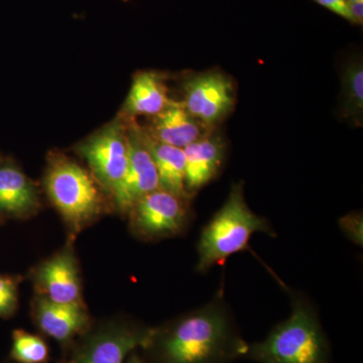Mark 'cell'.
I'll use <instances>...</instances> for the list:
<instances>
[{
    "instance_id": "obj_2",
    "label": "cell",
    "mask_w": 363,
    "mask_h": 363,
    "mask_svg": "<svg viewBox=\"0 0 363 363\" xmlns=\"http://www.w3.org/2000/svg\"><path fill=\"white\" fill-rule=\"evenodd\" d=\"M245 359L257 363H331L330 343L316 310L294 296L292 312L264 340L248 343Z\"/></svg>"
},
{
    "instance_id": "obj_23",
    "label": "cell",
    "mask_w": 363,
    "mask_h": 363,
    "mask_svg": "<svg viewBox=\"0 0 363 363\" xmlns=\"http://www.w3.org/2000/svg\"><path fill=\"white\" fill-rule=\"evenodd\" d=\"M351 4H363V0H347Z\"/></svg>"
},
{
    "instance_id": "obj_21",
    "label": "cell",
    "mask_w": 363,
    "mask_h": 363,
    "mask_svg": "<svg viewBox=\"0 0 363 363\" xmlns=\"http://www.w3.org/2000/svg\"><path fill=\"white\" fill-rule=\"evenodd\" d=\"M319 6L325 7L332 13L337 14L340 18L350 21L351 25H354L352 16L350 13V2L347 0H313Z\"/></svg>"
},
{
    "instance_id": "obj_17",
    "label": "cell",
    "mask_w": 363,
    "mask_h": 363,
    "mask_svg": "<svg viewBox=\"0 0 363 363\" xmlns=\"http://www.w3.org/2000/svg\"><path fill=\"white\" fill-rule=\"evenodd\" d=\"M340 113L350 125L362 126L363 121V62L362 57L350 59L342 70Z\"/></svg>"
},
{
    "instance_id": "obj_18",
    "label": "cell",
    "mask_w": 363,
    "mask_h": 363,
    "mask_svg": "<svg viewBox=\"0 0 363 363\" xmlns=\"http://www.w3.org/2000/svg\"><path fill=\"white\" fill-rule=\"evenodd\" d=\"M11 357L18 363H45L49 347L40 336L25 330H14Z\"/></svg>"
},
{
    "instance_id": "obj_6",
    "label": "cell",
    "mask_w": 363,
    "mask_h": 363,
    "mask_svg": "<svg viewBox=\"0 0 363 363\" xmlns=\"http://www.w3.org/2000/svg\"><path fill=\"white\" fill-rule=\"evenodd\" d=\"M190 198L157 189L131 208L133 229L145 238L175 236L185 230L191 219Z\"/></svg>"
},
{
    "instance_id": "obj_16",
    "label": "cell",
    "mask_w": 363,
    "mask_h": 363,
    "mask_svg": "<svg viewBox=\"0 0 363 363\" xmlns=\"http://www.w3.org/2000/svg\"><path fill=\"white\" fill-rule=\"evenodd\" d=\"M37 204V190L32 181L16 167L0 166V212L26 214Z\"/></svg>"
},
{
    "instance_id": "obj_11",
    "label": "cell",
    "mask_w": 363,
    "mask_h": 363,
    "mask_svg": "<svg viewBox=\"0 0 363 363\" xmlns=\"http://www.w3.org/2000/svg\"><path fill=\"white\" fill-rule=\"evenodd\" d=\"M150 118V125L143 130L157 142L180 149L212 131L191 116L182 102L174 100L161 113Z\"/></svg>"
},
{
    "instance_id": "obj_20",
    "label": "cell",
    "mask_w": 363,
    "mask_h": 363,
    "mask_svg": "<svg viewBox=\"0 0 363 363\" xmlns=\"http://www.w3.org/2000/svg\"><path fill=\"white\" fill-rule=\"evenodd\" d=\"M341 229L350 240L357 245H362V214L353 212L342 217L339 221Z\"/></svg>"
},
{
    "instance_id": "obj_7",
    "label": "cell",
    "mask_w": 363,
    "mask_h": 363,
    "mask_svg": "<svg viewBox=\"0 0 363 363\" xmlns=\"http://www.w3.org/2000/svg\"><path fill=\"white\" fill-rule=\"evenodd\" d=\"M78 152L100 183L113 193L128 168V126L121 121H114L81 143Z\"/></svg>"
},
{
    "instance_id": "obj_12",
    "label": "cell",
    "mask_w": 363,
    "mask_h": 363,
    "mask_svg": "<svg viewBox=\"0 0 363 363\" xmlns=\"http://www.w3.org/2000/svg\"><path fill=\"white\" fill-rule=\"evenodd\" d=\"M77 267L70 252L59 253L45 262L38 272V283L48 300L60 304L78 303L80 281Z\"/></svg>"
},
{
    "instance_id": "obj_13",
    "label": "cell",
    "mask_w": 363,
    "mask_h": 363,
    "mask_svg": "<svg viewBox=\"0 0 363 363\" xmlns=\"http://www.w3.org/2000/svg\"><path fill=\"white\" fill-rule=\"evenodd\" d=\"M35 320L40 330L61 343L70 342L88 326L87 314L80 303L60 304L42 298L35 311Z\"/></svg>"
},
{
    "instance_id": "obj_9",
    "label": "cell",
    "mask_w": 363,
    "mask_h": 363,
    "mask_svg": "<svg viewBox=\"0 0 363 363\" xmlns=\"http://www.w3.org/2000/svg\"><path fill=\"white\" fill-rule=\"evenodd\" d=\"M152 331L135 326L101 329L79 346L70 363H124L133 350L147 345Z\"/></svg>"
},
{
    "instance_id": "obj_14",
    "label": "cell",
    "mask_w": 363,
    "mask_h": 363,
    "mask_svg": "<svg viewBox=\"0 0 363 363\" xmlns=\"http://www.w3.org/2000/svg\"><path fill=\"white\" fill-rule=\"evenodd\" d=\"M172 101L164 76L156 72H140L133 79L123 111L130 119L136 116L154 117Z\"/></svg>"
},
{
    "instance_id": "obj_10",
    "label": "cell",
    "mask_w": 363,
    "mask_h": 363,
    "mask_svg": "<svg viewBox=\"0 0 363 363\" xmlns=\"http://www.w3.org/2000/svg\"><path fill=\"white\" fill-rule=\"evenodd\" d=\"M215 130L183 149L186 157L185 188L190 197L216 179L223 166L226 145Z\"/></svg>"
},
{
    "instance_id": "obj_15",
    "label": "cell",
    "mask_w": 363,
    "mask_h": 363,
    "mask_svg": "<svg viewBox=\"0 0 363 363\" xmlns=\"http://www.w3.org/2000/svg\"><path fill=\"white\" fill-rule=\"evenodd\" d=\"M143 133L156 164L160 189L181 197L191 198L185 188L186 157L184 150L157 142L145 130Z\"/></svg>"
},
{
    "instance_id": "obj_8",
    "label": "cell",
    "mask_w": 363,
    "mask_h": 363,
    "mask_svg": "<svg viewBox=\"0 0 363 363\" xmlns=\"http://www.w3.org/2000/svg\"><path fill=\"white\" fill-rule=\"evenodd\" d=\"M128 168L123 181L113 191L117 206L121 211H130L138 200L160 189L159 176L154 159L145 142L143 128L138 124L128 125Z\"/></svg>"
},
{
    "instance_id": "obj_22",
    "label": "cell",
    "mask_w": 363,
    "mask_h": 363,
    "mask_svg": "<svg viewBox=\"0 0 363 363\" xmlns=\"http://www.w3.org/2000/svg\"><path fill=\"white\" fill-rule=\"evenodd\" d=\"M126 363H145L143 362L142 359H140V357H138L136 354H133V353H131L130 355V357H128V362Z\"/></svg>"
},
{
    "instance_id": "obj_24",
    "label": "cell",
    "mask_w": 363,
    "mask_h": 363,
    "mask_svg": "<svg viewBox=\"0 0 363 363\" xmlns=\"http://www.w3.org/2000/svg\"><path fill=\"white\" fill-rule=\"evenodd\" d=\"M125 1H126V0H125Z\"/></svg>"
},
{
    "instance_id": "obj_19",
    "label": "cell",
    "mask_w": 363,
    "mask_h": 363,
    "mask_svg": "<svg viewBox=\"0 0 363 363\" xmlns=\"http://www.w3.org/2000/svg\"><path fill=\"white\" fill-rule=\"evenodd\" d=\"M18 302L16 283L11 278L0 277V316L11 314Z\"/></svg>"
},
{
    "instance_id": "obj_1",
    "label": "cell",
    "mask_w": 363,
    "mask_h": 363,
    "mask_svg": "<svg viewBox=\"0 0 363 363\" xmlns=\"http://www.w3.org/2000/svg\"><path fill=\"white\" fill-rule=\"evenodd\" d=\"M247 346L220 290L204 307L152 329L143 350L157 363H233Z\"/></svg>"
},
{
    "instance_id": "obj_4",
    "label": "cell",
    "mask_w": 363,
    "mask_h": 363,
    "mask_svg": "<svg viewBox=\"0 0 363 363\" xmlns=\"http://www.w3.org/2000/svg\"><path fill=\"white\" fill-rule=\"evenodd\" d=\"M45 186L55 206L74 227L82 226L101 210L96 184L82 167L68 157H52Z\"/></svg>"
},
{
    "instance_id": "obj_3",
    "label": "cell",
    "mask_w": 363,
    "mask_h": 363,
    "mask_svg": "<svg viewBox=\"0 0 363 363\" xmlns=\"http://www.w3.org/2000/svg\"><path fill=\"white\" fill-rule=\"evenodd\" d=\"M255 233L276 236L267 219L248 206L243 184H233L223 206L202 229L197 247V271L207 272L214 266L223 267L229 257L247 250Z\"/></svg>"
},
{
    "instance_id": "obj_5",
    "label": "cell",
    "mask_w": 363,
    "mask_h": 363,
    "mask_svg": "<svg viewBox=\"0 0 363 363\" xmlns=\"http://www.w3.org/2000/svg\"><path fill=\"white\" fill-rule=\"evenodd\" d=\"M183 89L182 104L208 130H216L235 107V84L223 71L212 69L195 74L186 79Z\"/></svg>"
}]
</instances>
